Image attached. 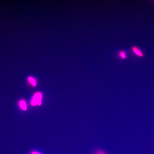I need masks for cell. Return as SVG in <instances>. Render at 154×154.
<instances>
[{"mask_svg": "<svg viewBox=\"0 0 154 154\" xmlns=\"http://www.w3.org/2000/svg\"><path fill=\"white\" fill-rule=\"evenodd\" d=\"M42 95L40 93H36L34 95L31 101L32 104L33 106L40 105L42 103Z\"/></svg>", "mask_w": 154, "mask_h": 154, "instance_id": "1", "label": "cell"}, {"mask_svg": "<svg viewBox=\"0 0 154 154\" xmlns=\"http://www.w3.org/2000/svg\"><path fill=\"white\" fill-rule=\"evenodd\" d=\"M132 50L136 56L141 58H142L143 56V52L137 47L133 46L132 48Z\"/></svg>", "mask_w": 154, "mask_h": 154, "instance_id": "2", "label": "cell"}, {"mask_svg": "<svg viewBox=\"0 0 154 154\" xmlns=\"http://www.w3.org/2000/svg\"><path fill=\"white\" fill-rule=\"evenodd\" d=\"M20 106L23 110H26L27 109L26 104L24 101L22 100L20 101Z\"/></svg>", "mask_w": 154, "mask_h": 154, "instance_id": "3", "label": "cell"}, {"mask_svg": "<svg viewBox=\"0 0 154 154\" xmlns=\"http://www.w3.org/2000/svg\"><path fill=\"white\" fill-rule=\"evenodd\" d=\"M120 56L123 59H126L127 57L126 53L124 51H121L119 54Z\"/></svg>", "mask_w": 154, "mask_h": 154, "instance_id": "4", "label": "cell"}, {"mask_svg": "<svg viewBox=\"0 0 154 154\" xmlns=\"http://www.w3.org/2000/svg\"><path fill=\"white\" fill-rule=\"evenodd\" d=\"M28 79L30 82L34 86H35L36 85V82L34 79L32 77H29Z\"/></svg>", "mask_w": 154, "mask_h": 154, "instance_id": "5", "label": "cell"}, {"mask_svg": "<svg viewBox=\"0 0 154 154\" xmlns=\"http://www.w3.org/2000/svg\"><path fill=\"white\" fill-rule=\"evenodd\" d=\"M95 154H106L104 152L101 151H99L95 153Z\"/></svg>", "mask_w": 154, "mask_h": 154, "instance_id": "6", "label": "cell"}, {"mask_svg": "<svg viewBox=\"0 0 154 154\" xmlns=\"http://www.w3.org/2000/svg\"><path fill=\"white\" fill-rule=\"evenodd\" d=\"M32 154H40L37 152H35L33 153Z\"/></svg>", "mask_w": 154, "mask_h": 154, "instance_id": "7", "label": "cell"}]
</instances>
